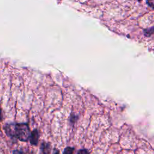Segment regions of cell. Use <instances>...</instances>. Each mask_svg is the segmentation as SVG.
Instances as JSON below:
<instances>
[{
  "label": "cell",
  "instance_id": "obj_1",
  "mask_svg": "<svg viewBox=\"0 0 154 154\" xmlns=\"http://www.w3.org/2000/svg\"><path fill=\"white\" fill-rule=\"evenodd\" d=\"M16 137L22 141H26L30 137V131L26 123H18L15 125Z\"/></svg>",
  "mask_w": 154,
  "mask_h": 154
},
{
  "label": "cell",
  "instance_id": "obj_4",
  "mask_svg": "<svg viewBox=\"0 0 154 154\" xmlns=\"http://www.w3.org/2000/svg\"><path fill=\"white\" fill-rule=\"evenodd\" d=\"M73 149H71V148L70 147H68V148H66L64 150V153H72L73 152Z\"/></svg>",
  "mask_w": 154,
  "mask_h": 154
},
{
  "label": "cell",
  "instance_id": "obj_5",
  "mask_svg": "<svg viewBox=\"0 0 154 154\" xmlns=\"http://www.w3.org/2000/svg\"><path fill=\"white\" fill-rule=\"evenodd\" d=\"M2 111H1V109H0V120L2 119Z\"/></svg>",
  "mask_w": 154,
  "mask_h": 154
},
{
  "label": "cell",
  "instance_id": "obj_3",
  "mask_svg": "<svg viewBox=\"0 0 154 154\" xmlns=\"http://www.w3.org/2000/svg\"><path fill=\"white\" fill-rule=\"evenodd\" d=\"M147 2L150 6L154 7V0H147Z\"/></svg>",
  "mask_w": 154,
  "mask_h": 154
},
{
  "label": "cell",
  "instance_id": "obj_2",
  "mask_svg": "<svg viewBox=\"0 0 154 154\" xmlns=\"http://www.w3.org/2000/svg\"><path fill=\"white\" fill-rule=\"evenodd\" d=\"M39 137V135L38 133V131L36 129H34L31 134L30 135V142L32 144L35 145L37 144L38 142V139Z\"/></svg>",
  "mask_w": 154,
  "mask_h": 154
}]
</instances>
